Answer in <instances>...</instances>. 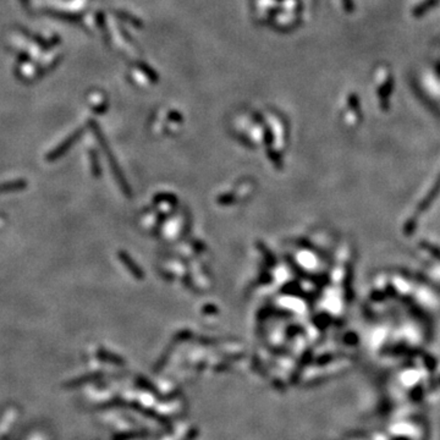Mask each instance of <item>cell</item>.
I'll list each match as a JSON object with an SVG mask.
<instances>
[{"mask_svg":"<svg viewBox=\"0 0 440 440\" xmlns=\"http://www.w3.org/2000/svg\"><path fill=\"white\" fill-rule=\"evenodd\" d=\"M439 192H440V176L438 177V180H436L435 183H434L433 187L430 188V191L427 194L426 198H424V200L421 202L420 207H418V212L422 213V212H424L426 209H428L430 204H432L434 202V200L438 197Z\"/></svg>","mask_w":440,"mask_h":440,"instance_id":"cell-1","label":"cell"},{"mask_svg":"<svg viewBox=\"0 0 440 440\" xmlns=\"http://www.w3.org/2000/svg\"><path fill=\"white\" fill-rule=\"evenodd\" d=\"M421 246L423 247V248L426 249V251L429 252L430 255L433 256V257H435L436 259H439V261H440V248H439V247L434 246V245H432V243H429V242H422Z\"/></svg>","mask_w":440,"mask_h":440,"instance_id":"cell-2","label":"cell"}]
</instances>
